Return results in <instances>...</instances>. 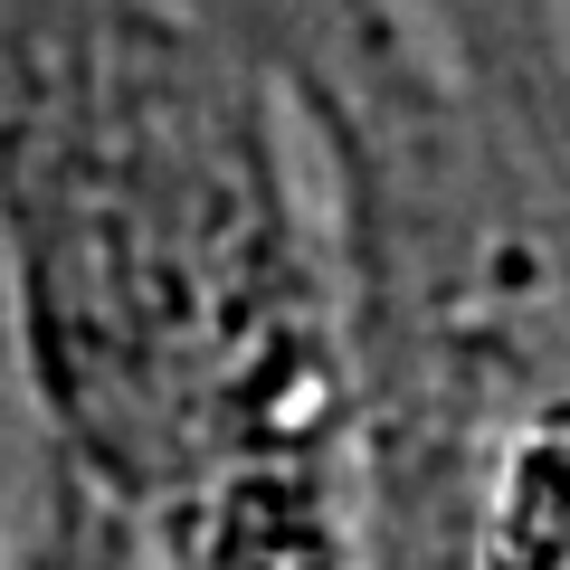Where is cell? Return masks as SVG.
Masks as SVG:
<instances>
[{
    "mask_svg": "<svg viewBox=\"0 0 570 570\" xmlns=\"http://www.w3.org/2000/svg\"><path fill=\"white\" fill-rule=\"evenodd\" d=\"M276 96L343 285L371 570H570V48L362 39Z\"/></svg>",
    "mask_w": 570,
    "mask_h": 570,
    "instance_id": "2",
    "label": "cell"
},
{
    "mask_svg": "<svg viewBox=\"0 0 570 570\" xmlns=\"http://www.w3.org/2000/svg\"><path fill=\"white\" fill-rule=\"evenodd\" d=\"M0 371L134 570H371L305 134L190 0H0Z\"/></svg>",
    "mask_w": 570,
    "mask_h": 570,
    "instance_id": "1",
    "label": "cell"
},
{
    "mask_svg": "<svg viewBox=\"0 0 570 570\" xmlns=\"http://www.w3.org/2000/svg\"><path fill=\"white\" fill-rule=\"evenodd\" d=\"M0 532H10V570H134L115 523L39 448V428L20 419V400H10V428H0Z\"/></svg>",
    "mask_w": 570,
    "mask_h": 570,
    "instance_id": "3",
    "label": "cell"
}]
</instances>
